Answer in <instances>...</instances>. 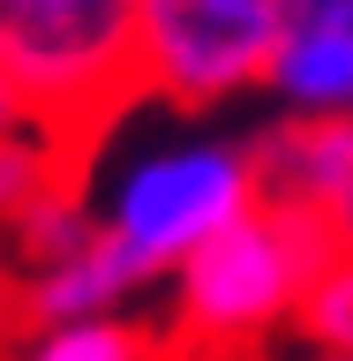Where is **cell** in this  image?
Here are the masks:
<instances>
[{
	"label": "cell",
	"mask_w": 353,
	"mask_h": 361,
	"mask_svg": "<svg viewBox=\"0 0 353 361\" xmlns=\"http://www.w3.org/2000/svg\"><path fill=\"white\" fill-rule=\"evenodd\" d=\"M286 0H135V90L158 106H233L271 83Z\"/></svg>",
	"instance_id": "277c9868"
},
{
	"label": "cell",
	"mask_w": 353,
	"mask_h": 361,
	"mask_svg": "<svg viewBox=\"0 0 353 361\" xmlns=\"http://www.w3.org/2000/svg\"><path fill=\"white\" fill-rule=\"evenodd\" d=\"M0 75L53 128H106L135 98V0H0Z\"/></svg>",
	"instance_id": "3957f363"
},
{
	"label": "cell",
	"mask_w": 353,
	"mask_h": 361,
	"mask_svg": "<svg viewBox=\"0 0 353 361\" xmlns=\"http://www.w3.org/2000/svg\"><path fill=\"white\" fill-rule=\"evenodd\" d=\"M151 279L135 271V256L113 241L106 226L90 233V241L61 248V256H45L30 264V286H23V309L30 324H68V316H113L128 293H143Z\"/></svg>",
	"instance_id": "8992f818"
},
{
	"label": "cell",
	"mask_w": 353,
	"mask_h": 361,
	"mask_svg": "<svg viewBox=\"0 0 353 361\" xmlns=\"http://www.w3.org/2000/svg\"><path fill=\"white\" fill-rule=\"evenodd\" d=\"M309 361H353V354H323V346H316V354H309Z\"/></svg>",
	"instance_id": "4fadbf2b"
},
{
	"label": "cell",
	"mask_w": 353,
	"mask_h": 361,
	"mask_svg": "<svg viewBox=\"0 0 353 361\" xmlns=\"http://www.w3.org/2000/svg\"><path fill=\"white\" fill-rule=\"evenodd\" d=\"M16 361H143V331L128 316H68V324H38V338Z\"/></svg>",
	"instance_id": "ba28073f"
},
{
	"label": "cell",
	"mask_w": 353,
	"mask_h": 361,
	"mask_svg": "<svg viewBox=\"0 0 353 361\" xmlns=\"http://www.w3.org/2000/svg\"><path fill=\"white\" fill-rule=\"evenodd\" d=\"M256 143V173L271 203H301L316 219H338L353 196V113H278Z\"/></svg>",
	"instance_id": "5b68a950"
},
{
	"label": "cell",
	"mask_w": 353,
	"mask_h": 361,
	"mask_svg": "<svg viewBox=\"0 0 353 361\" xmlns=\"http://www.w3.org/2000/svg\"><path fill=\"white\" fill-rule=\"evenodd\" d=\"M338 241L331 219H316L301 203H256L241 219L173 271V324L211 346H248L271 324H286L309 293L323 248Z\"/></svg>",
	"instance_id": "7a4b0ae2"
},
{
	"label": "cell",
	"mask_w": 353,
	"mask_h": 361,
	"mask_svg": "<svg viewBox=\"0 0 353 361\" xmlns=\"http://www.w3.org/2000/svg\"><path fill=\"white\" fill-rule=\"evenodd\" d=\"M53 121H38V113H30V121H23V128H8L0 135V226L16 219V211H30V203L45 196V188H61V151H53Z\"/></svg>",
	"instance_id": "9c48e42d"
},
{
	"label": "cell",
	"mask_w": 353,
	"mask_h": 361,
	"mask_svg": "<svg viewBox=\"0 0 353 361\" xmlns=\"http://www.w3.org/2000/svg\"><path fill=\"white\" fill-rule=\"evenodd\" d=\"M331 226H338V241H353V196H346V211H338Z\"/></svg>",
	"instance_id": "7c38bea8"
},
{
	"label": "cell",
	"mask_w": 353,
	"mask_h": 361,
	"mask_svg": "<svg viewBox=\"0 0 353 361\" xmlns=\"http://www.w3.org/2000/svg\"><path fill=\"white\" fill-rule=\"evenodd\" d=\"M286 23H353V0H286Z\"/></svg>",
	"instance_id": "30bf717a"
},
{
	"label": "cell",
	"mask_w": 353,
	"mask_h": 361,
	"mask_svg": "<svg viewBox=\"0 0 353 361\" xmlns=\"http://www.w3.org/2000/svg\"><path fill=\"white\" fill-rule=\"evenodd\" d=\"M83 196L143 279H173L211 233L264 203V173L248 135L196 128L188 106H166V128L120 135L83 180Z\"/></svg>",
	"instance_id": "6da1fadb"
},
{
	"label": "cell",
	"mask_w": 353,
	"mask_h": 361,
	"mask_svg": "<svg viewBox=\"0 0 353 361\" xmlns=\"http://www.w3.org/2000/svg\"><path fill=\"white\" fill-rule=\"evenodd\" d=\"M23 121H30V98H23V90L0 75V135H8V128H23Z\"/></svg>",
	"instance_id": "8fae6325"
},
{
	"label": "cell",
	"mask_w": 353,
	"mask_h": 361,
	"mask_svg": "<svg viewBox=\"0 0 353 361\" xmlns=\"http://www.w3.org/2000/svg\"><path fill=\"white\" fill-rule=\"evenodd\" d=\"M293 324H301V338L323 346V354H353V241L323 248V264H316Z\"/></svg>",
	"instance_id": "52a82bcc"
}]
</instances>
